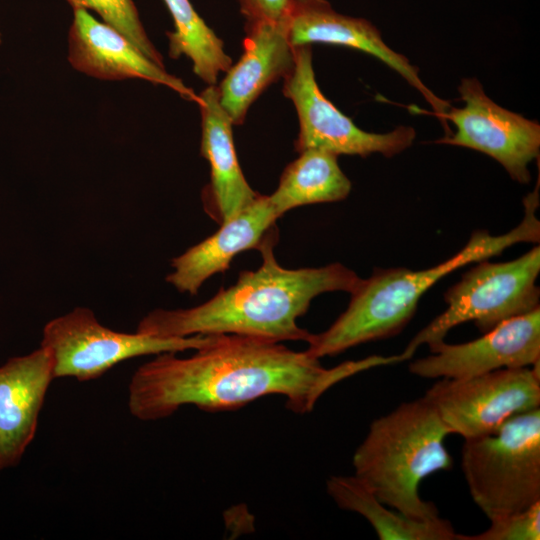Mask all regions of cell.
Listing matches in <instances>:
<instances>
[{"mask_svg":"<svg viewBox=\"0 0 540 540\" xmlns=\"http://www.w3.org/2000/svg\"><path fill=\"white\" fill-rule=\"evenodd\" d=\"M397 362V355H374L325 368L306 350L295 351L282 342L217 334L190 357L161 353L141 365L129 385L128 406L134 417L152 421L184 405L229 411L267 395H281L288 409L305 414L337 383Z\"/></svg>","mask_w":540,"mask_h":540,"instance_id":"cell-1","label":"cell"},{"mask_svg":"<svg viewBox=\"0 0 540 540\" xmlns=\"http://www.w3.org/2000/svg\"><path fill=\"white\" fill-rule=\"evenodd\" d=\"M272 229L259 245L262 264L242 271L238 280L208 301L188 309H156L139 323V333L170 338L236 334L277 342L305 341L311 333L299 327L311 301L327 292L352 293L362 281L341 263L317 268L287 269L274 255Z\"/></svg>","mask_w":540,"mask_h":540,"instance_id":"cell-2","label":"cell"},{"mask_svg":"<svg viewBox=\"0 0 540 540\" xmlns=\"http://www.w3.org/2000/svg\"><path fill=\"white\" fill-rule=\"evenodd\" d=\"M522 221L505 234L474 231L449 259L427 269H376L351 293L346 310L325 331L311 334L306 352L318 359L398 334L416 312L421 297L444 276L473 262L489 259L522 242H539L538 188L523 200Z\"/></svg>","mask_w":540,"mask_h":540,"instance_id":"cell-3","label":"cell"},{"mask_svg":"<svg viewBox=\"0 0 540 540\" xmlns=\"http://www.w3.org/2000/svg\"><path fill=\"white\" fill-rule=\"evenodd\" d=\"M450 430L431 402L422 397L375 419L353 455L355 476L385 505L418 521L439 517L419 494L422 480L449 470L444 440Z\"/></svg>","mask_w":540,"mask_h":540,"instance_id":"cell-4","label":"cell"},{"mask_svg":"<svg viewBox=\"0 0 540 540\" xmlns=\"http://www.w3.org/2000/svg\"><path fill=\"white\" fill-rule=\"evenodd\" d=\"M461 467L473 501L490 521L539 502L540 408L464 439Z\"/></svg>","mask_w":540,"mask_h":540,"instance_id":"cell-5","label":"cell"},{"mask_svg":"<svg viewBox=\"0 0 540 540\" xmlns=\"http://www.w3.org/2000/svg\"><path fill=\"white\" fill-rule=\"evenodd\" d=\"M540 247L507 262L478 261L444 294L447 308L421 329L401 353L409 360L423 344L444 340L455 326L473 321L486 333L500 323L539 308Z\"/></svg>","mask_w":540,"mask_h":540,"instance_id":"cell-6","label":"cell"},{"mask_svg":"<svg viewBox=\"0 0 540 540\" xmlns=\"http://www.w3.org/2000/svg\"><path fill=\"white\" fill-rule=\"evenodd\" d=\"M216 335L163 338L117 332L99 323L90 309L77 307L45 325L41 347L50 355L54 378L88 381L137 356L197 350Z\"/></svg>","mask_w":540,"mask_h":540,"instance_id":"cell-7","label":"cell"},{"mask_svg":"<svg viewBox=\"0 0 540 540\" xmlns=\"http://www.w3.org/2000/svg\"><path fill=\"white\" fill-rule=\"evenodd\" d=\"M451 434H490L511 418L540 408L539 364L502 368L465 379L441 378L425 393Z\"/></svg>","mask_w":540,"mask_h":540,"instance_id":"cell-8","label":"cell"},{"mask_svg":"<svg viewBox=\"0 0 540 540\" xmlns=\"http://www.w3.org/2000/svg\"><path fill=\"white\" fill-rule=\"evenodd\" d=\"M283 94L298 115L297 152L314 148L338 156L380 153L392 157L409 148L416 137L415 129L409 126H398L387 133L367 132L356 126L322 94L315 78L311 45L294 47V66L284 78Z\"/></svg>","mask_w":540,"mask_h":540,"instance_id":"cell-9","label":"cell"},{"mask_svg":"<svg viewBox=\"0 0 540 540\" xmlns=\"http://www.w3.org/2000/svg\"><path fill=\"white\" fill-rule=\"evenodd\" d=\"M458 91L464 106H451L443 117L446 124L456 126V132L436 143L482 152L501 164L513 180L530 182L529 164L540 153L539 123L496 104L476 78H463Z\"/></svg>","mask_w":540,"mask_h":540,"instance_id":"cell-10","label":"cell"},{"mask_svg":"<svg viewBox=\"0 0 540 540\" xmlns=\"http://www.w3.org/2000/svg\"><path fill=\"white\" fill-rule=\"evenodd\" d=\"M431 354L409 364L410 373L427 379H465L502 368L540 362V307L506 320L479 338L460 344L444 340Z\"/></svg>","mask_w":540,"mask_h":540,"instance_id":"cell-11","label":"cell"},{"mask_svg":"<svg viewBox=\"0 0 540 540\" xmlns=\"http://www.w3.org/2000/svg\"><path fill=\"white\" fill-rule=\"evenodd\" d=\"M288 38L293 47L312 44L345 46L370 54L402 76L432 106L446 133L443 119L450 103L437 97L419 77L418 68L392 50L369 20L338 13L327 0H293L287 16Z\"/></svg>","mask_w":540,"mask_h":540,"instance_id":"cell-12","label":"cell"},{"mask_svg":"<svg viewBox=\"0 0 540 540\" xmlns=\"http://www.w3.org/2000/svg\"><path fill=\"white\" fill-rule=\"evenodd\" d=\"M68 61L74 69L94 78L144 79L165 85L188 100L197 102L198 99L181 79L150 60L124 35L96 20L85 9H73L68 33Z\"/></svg>","mask_w":540,"mask_h":540,"instance_id":"cell-13","label":"cell"},{"mask_svg":"<svg viewBox=\"0 0 540 540\" xmlns=\"http://www.w3.org/2000/svg\"><path fill=\"white\" fill-rule=\"evenodd\" d=\"M287 18L280 22H245L243 53L217 86L219 101L233 125H241L250 106L294 66Z\"/></svg>","mask_w":540,"mask_h":540,"instance_id":"cell-14","label":"cell"},{"mask_svg":"<svg viewBox=\"0 0 540 540\" xmlns=\"http://www.w3.org/2000/svg\"><path fill=\"white\" fill-rule=\"evenodd\" d=\"M53 379L52 361L43 347L0 367V470L19 463L33 440Z\"/></svg>","mask_w":540,"mask_h":540,"instance_id":"cell-15","label":"cell"},{"mask_svg":"<svg viewBox=\"0 0 540 540\" xmlns=\"http://www.w3.org/2000/svg\"><path fill=\"white\" fill-rule=\"evenodd\" d=\"M278 218L268 196L259 194L251 205L220 224L213 235L175 257L174 270L166 281L181 293L196 295L212 275L228 270L237 254L258 249Z\"/></svg>","mask_w":540,"mask_h":540,"instance_id":"cell-16","label":"cell"},{"mask_svg":"<svg viewBox=\"0 0 540 540\" xmlns=\"http://www.w3.org/2000/svg\"><path fill=\"white\" fill-rule=\"evenodd\" d=\"M202 120L201 155L210 165L203 193L208 215L222 224L251 205L259 194L248 184L233 140V123L219 101L217 85L207 86L196 102Z\"/></svg>","mask_w":540,"mask_h":540,"instance_id":"cell-17","label":"cell"},{"mask_svg":"<svg viewBox=\"0 0 540 540\" xmlns=\"http://www.w3.org/2000/svg\"><path fill=\"white\" fill-rule=\"evenodd\" d=\"M326 489L344 510L362 515L380 540H460L452 524L440 516L425 521L410 519L382 503L355 475L332 476Z\"/></svg>","mask_w":540,"mask_h":540,"instance_id":"cell-18","label":"cell"},{"mask_svg":"<svg viewBox=\"0 0 540 540\" xmlns=\"http://www.w3.org/2000/svg\"><path fill=\"white\" fill-rule=\"evenodd\" d=\"M351 188V181L338 164V155L310 148L299 152L285 167L278 187L268 198L281 217L300 206L344 200Z\"/></svg>","mask_w":540,"mask_h":540,"instance_id":"cell-19","label":"cell"},{"mask_svg":"<svg viewBox=\"0 0 540 540\" xmlns=\"http://www.w3.org/2000/svg\"><path fill=\"white\" fill-rule=\"evenodd\" d=\"M173 20L174 30L167 32L169 56L184 55L192 62L193 72L203 82L216 85L221 73L232 65L224 43L205 23L190 0H163Z\"/></svg>","mask_w":540,"mask_h":540,"instance_id":"cell-20","label":"cell"},{"mask_svg":"<svg viewBox=\"0 0 540 540\" xmlns=\"http://www.w3.org/2000/svg\"><path fill=\"white\" fill-rule=\"evenodd\" d=\"M73 9L95 11L103 22L130 40L144 55L161 67L163 57L150 41L133 0H66Z\"/></svg>","mask_w":540,"mask_h":540,"instance_id":"cell-21","label":"cell"},{"mask_svg":"<svg viewBox=\"0 0 540 540\" xmlns=\"http://www.w3.org/2000/svg\"><path fill=\"white\" fill-rule=\"evenodd\" d=\"M540 501L516 513L490 521V526L476 535H460V540H539Z\"/></svg>","mask_w":540,"mask_h":540,"instance_id":"cell-22","label":"cell"},{"mask_svg":"<svg viewBox=\"0 0 540 540\" xmlns=\"http://www.w3.org/2000/svg\"><path fill=\"white\" fill-rule=\"evenodd\" d=\"M293 0H238L246 23L280 22L287 18Z\"/></svg>","mask_w":540,"mask_h":540,"instance_id":"cell-23","label":"cell"},{"mask_svg":"<svg viewBox=\"0 0 540 540\" xmlns=\"http://www.w3.org/2000/svg\"><path fill=\"white\" fill-rule=\"evenodd\" d=\"M0 44H1V33H0Z\"/></svg>","mask_w":540,"mask_h":540,"instance_id":"cell-24","label":"cell"}]
</instances>
